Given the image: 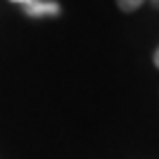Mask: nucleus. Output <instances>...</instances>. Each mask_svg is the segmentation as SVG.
<instances>
[{
    "label": "nucleus",
    "mask_w": 159,
    "mask_h": 159,
    "mask_svg": "<svg viewBox=\"0 0 159 159\" xmlns=\"http://www.w3.org/2000/svg\"><path fill=\"white\" fill-rule=\"evenodd\" d=\"M11 2H20L25 7V11L33 18L40 16H57L60 13V5L53 0H11Z\"/></svg>",
    "instance_id": "1"
},
{
    "label": "nucleus",
    "mask_w": 159,
    "mask_h": 159,
    "mask_svg": "<svg viewBox=\"0 0 159 159\" xmlns=\"http://www.w3.org/2000/svg\"><path fill=\"white\" fill-rule=\"evenodd\" d=\"M144 2L146 0H117V7L122 11H126V13H130V11H137Z\"/></svg>",
    "instance_id": "2"
},
{
    "label": "nucleus",
    "mask_w": 159,
    "mask_h": 159,
    "mask_svg": "<svg viewBox=\"0 0 159 159\" xmlns=\"http://www.w3.org/2000/svg\"><path fill=\"white\" fill-rule=\"evenodd\" d=\"M152 62H155V66L159 69V47H157V51H155V55H152Z\"/></svg>",
    "instance_id": "3"
},
{
    "label": "nucleus",
    "mask_w": 159,
    "mask_h": 159,
    "mask_svg": "<svg viewBox=\"0 0 159 159\" xmlns=\"http://www.w3.org/2000/svg\"><path fill=\"white\" fill-rule=\"evenodd\" d=\"M150 2H152V7H155V9H159V0H150Z\"/></svg>",
    "instance_id": "4"
}]
</instances>
